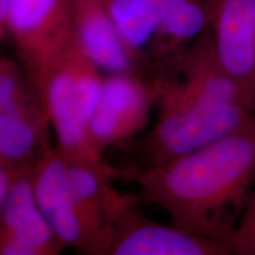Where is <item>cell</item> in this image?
Masks as SVG:
<instances>
[{"mask_svg": "<svg viewBox=\"0 0 255 255\" xmlns=\"http://www.w3.org/2000/svg\"><path fill=\"white\" fill-rule=\"evenodd\" d=\"M122 36L139 73L159 25L186 0H101ZM144 76V75H143Z\"/></svg>", "mask_w": 255, "mask_h": 255, "instance_id": "obj_14", "label": "cell"}, {"mask_svg": "<svg viewBox=\"0 0 255 255\" xmlns=\"http://www.w3.org/2000/svg\"><path fill=\"white\" fill-rule=\"evenodd\" d=\"M71 186L79 215L90 239L92 254L108 255L117 220L141 201L138 194L120 193L111 181L119 169L101 163H69Z\"/></svg>", "mask_w": 255, "mask_h": 255, "instance_id": "obj_7", "label": "cell"}, {"mask_svg": "<svg viewBox=\"0 0 255 255\" xmlns=\"http://www.w3.org/2000/svg\"><path fill=\"white\" fill-rule=\"evenodd\" d=\"M64 248L38 206L31 171L18 173L0 202V254L56 255Z\"/></svg>", "mask_w": 255, "mask_h": 255, "instance_id": "obj_11", "label": "cell"}, {"mask_svg": "<svg viewBox=\"0 0 255 255\" xmlns=\"http://www.w3.org/2000/svg\"><path fill=\"white\" fill-rule=\"evenodd\" d=\"M246 216H255V190L253 194H251L250 200H248L247 206L241 218H246Z\"/></svg>", "mask_w": 255, "mask_h": 255, "instance_id": "obj_16", "label": "cell"}, {"mask_svg": "<svg viewBox=\"0 0 255 255\" xmlns=\"http://www.w3.org/2000/svg\"><path fill=\"white\" fill-rule=\"evenodd\" d=\"M210 32L215 55L255 108V0H213Z\"/></svg>", "mask_w": 255, "mask_h": 255, "instance_id": "obj_8", "label": "cell"}, {"mask_svg": "<svg viewBox=\"0 0 255 255\" xmlns=\"http://www.w3.org/2000/svg\"><path fill=\"white\" fill-rule=\"evenodd\" d=\"M156 105L155 88L139 73H105L100 100L90 124L92 142L98 151L141 131Z\"/></svg>", "mask_w": 255, "mask_h": 255, "instance_id": "obj_6", "label": "cell"}, {"mask_svg": "<svg viewBox=\"0 0 255 255\" xmlns=\"http://www.w3.org/2000/svg\"><path fill=\"white\" fill-rule=\"evenodd\" d=\"M119 177L137 183L141 201L163 209L171 225L226 244L255 183V116L199 150L144 169H119Z\"/></svg>", "mask_w": 255, "mask_h": 255, "instance_id": "obj_1", "label": "cell"}, {"mask_svg": "<svg viewBox=\"0 0 255 255\" xmlns=\"http://www.w3.org/2000/svg\"><path fill=\"white\" fill-rule=\"evenodd\" d=\"M72 36L71 0L9 2L5 28L0 32V37L11 38L41 102L51 69Z\"/></svg>", "mask_w": 255, "mask_h": 255, "instance_id": "obj_5", "label": "cell"}, {"mask_svg": "<svg viewBox=\"0 0 255 255\" xmlns=\"http://www.w3.org/2000/svg\"><path fill=\"white\" fill-rule=\"evenodd\" d=\"M213 0H186L159 25L143 60L142 73L154 76L180 58L210 26Z\"/></svg>", "mask_w": 255, "mask_h": 255, "instance_id": "obj_13", "label": "cell"}, {"mask_svg": "<svg viewBox=\"0 0 255 255\" xmlns=\"http://www.w3.org/2000/svg\"><path fill=\"white\" fill-rule=\"evenodd\" d=\"M50 119L33 82L13 59L0 60V165L32 171L51 148Z\"/></svg>", "mask_w": 255, "mask_h": 255, "instance_id": "obj_4", "label": "cell"}, {"mask_svg": "<svg viewBox=\"0 0 255 255\" xmlns=\"http://www.w3.org/2000/svg\"><path fill=\"white\" fill-rule=\"evenodd\" d=\"M38 206L51 229L65 247L92 254L71 186L69 162L57 146H51L31 171Z\"/></svg>", "mask_w": 255, "mask_h": 255, "instance_id": "obj_10", "label": "cell"}, {"mask_svg": "<svg viewBox=\"0 0 255 255\" xmlns=\"http://www.w3.org/2000/svg\"><path fill=\"white\" fill-rule=\"evenodd\" d=\"M103 78L72 36L51 69L43 96L56 146L69 163L103 162L90 135Z\"/></svg>", "mask_w": 255, "mask_h": 255, "instance_id": "obj_3", "label": "cell"}, {"mask_svg": "<svg viewBox=\"0 0 255 255\" xmlns=\"http://www.w3.org/2000/svg\"><path fill=\"white\" fill-rule=\"evenodd\" d=\"M149 78L158 114L143 144L146 167L199 150L255 116L220 65L210 28L170 66Z\"/></svg>", "mask_w": 255, "mask_h": 255, "instance_id": "obj_2", "label": "cell"}, {"mask_svg": "<svg viewBox=\"0 0 255 255\" xmlns=\"http://www.w3.org/2000/svg\"><path fill=\"white\" fill-rule=\"evenodd\" d=\"M136 206L121 215L114 228L108 255H227L222 241L193 234L174 225L145 218Z\"/></svg>", "mask_w": 255, "mask_h": 255, "instance_id": "obj_9", "label": "cell"}, {"mask_svg": "<svg viewBox=\"0 0 255 255\" xmlns=\"http://www.w3.org/2000/svg\"><path fill=\"white\" fill-rule=\"evenodd\" d=\"M226 244L231 254L255 255V216L241 218Z\"/></svg>", "mask_w": 255, "mask_h": 255, "instance_id": "obj_15", "label": "cell"}, {"mask_svg": "<svg viewBox=\"0 0 255 255\" xmlns=\"http://www.w3.org/2000/svg\"><path fill=\"white\" fill-rule=\"evenodd\" d=\"M71 23L76 41L102 72L139 73L101 0H71Z\"/></svg>", "mask_w": 255, "mask_h": 255, "instance_id": "obj_12", "label": "cell"}]
</instances>
